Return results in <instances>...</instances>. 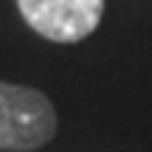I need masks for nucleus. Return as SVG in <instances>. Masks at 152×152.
<instances>
[{
    "label": "nucleus",
    "mask_w": 152,
    "mask_h": 152,
    "mask_svg": "<svg viewBox=\"0 0 152 152\" xmlns=\"http://www.w3.org/2000/svg\"><path fill=\"white\" fill-rule=\"evenodd\" d=\"M56 135V110L45 93L0 82V149L31 152Z\"/></svg>",
    "instance_id": "nucleus-1"
},
{
    "label": "nucleus",
    "mask_w": 152,
    "mask_h": 152,
    "mask_svg": "<svg viewBox=\"0 0 152 152\" xmlns=\"http://www.w3.org/2000/svg\"><path fill=\"white\" fill-rule=\"evenodd\" d=\"M23 20L51 42H79L102 23L104 0H17Z\"/></svg>",
    "instance_id": "nucleus-2"
}]
</instances>
